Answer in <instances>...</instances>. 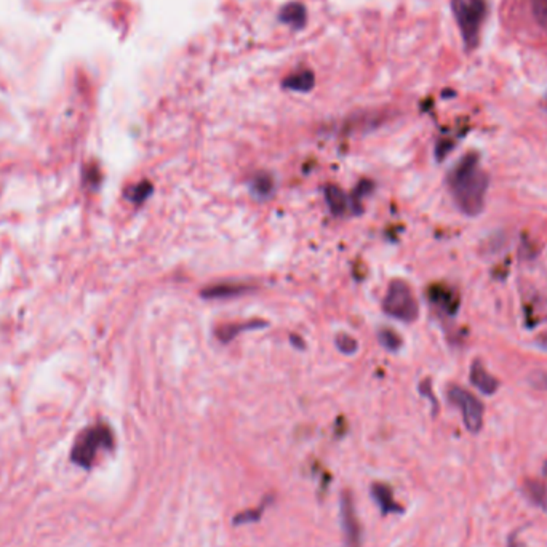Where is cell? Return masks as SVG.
I'll return each instance as SVG.
<instances>
[{
    "mask_svg": "<svg viewBox=\"0 0 547 547\" xmlns=\"http://www.w3.org/2000/svg\"><path fill=\"white\" fill-rule=\"evenodd\" d=\"M456 207L467 217H477L485 207L490 178L480 167V155L469 152L451 168L446 178Z\"/></svg>",
    "mask_w": 547,
    "mask_h": 547,
    "instance_id": "cell-1",
    "label": "cell"
},
{
    "mask_svg": "<svg viewBox=\"0 0 547 547\" xmlns=\"http://www.w3.org/2000/svg\"><path fill=\"white\" fill-rule=\"evenodd\" d=\"M112 446L114 437L110 429L104 424H98L85 429L78 435V439L72 446L71 457L77 466L83 467V469H90L99 451L110 450Z\"/></svg>",
    "mask_w": 547,
    "mask_h": 547,
    "instance_id": "cell-2",
    "label": "cell"
},
{
    "mask_svg": "<svg viewBox=\"0 0 547 547\" xmlns=\"http://www.w3.org/2000/svg\"><path fill=\"white\" fill-rule=\"evenodd\" d=\"M382 308L387 315L407 323L414 322L419 315L416 298H414L412 288L402 280H396L389 285Z\"/></svg>",
    "mask_w": 547,
    "mask_h": 547,
    "instance_id": "cell-3",
    "label": "cell"
},
{
    "mask_svg": "<svg viewBox=\"0 0 547 547\" xmlns=\"http://www.w3.org/2000/svg\"><path fill=\"white\" fill-rule=\"evenodd\" d=\"M453 12L466 45L474 47L487 13L485 0H453Z\"/></svg>",
    "mask_w": 547,
    "mask_h": 547,
    "instance_id": "cell-4",
    "label": "cell"
},
{
    "mask_svg": "<svg viewBox=\"0 0 547 547\" xmlns=\"http://www.w3.org/2000/svg\"><path fill=\"white\" fill-rule=\"evenodd\" d=\"M450 402L456 405L462 413V421L469 432L477 434L483 426V405L476 396L462 387H451L448 391Z\"/></svg>",
    "mask_w": 547,
    "mask_h": 547,
    "instance_id": "cell-5",
    "label": "cell"
},
{
    "mask_svg": "<svg viewBox=\"0 0 547 547\" xmlns=\"http://www.w3.org/2000/svg\"><path fill=\"white\" fill-rule=\"evenodd\" d=\"M341 528L344 535L346 547H360L362 546V527L357 517L354 499L352 494L344 491L341 494Z\"/></svg>",
    "mask_w": 547,
    "mask_h": 547,
    "instance_id": "cell-6",
    "label": "cell"
},
{
    "mask_svg": "<svg viewBox=\"0 0 547 547\" xmlns=\"http://www.w3.org/2000/svg\"><path fill=\"white\" fill-rule=\"evenodd\" d=\"M429 299L430 303L435 304L441 312L455 315L457 312V308H460V296H457L455 290L446 287L435 285L429 290Z\"/></svg>",
    "mask_w": 547,
    "mask_h": 547,
    "instance_id": "cell-7",
    "label": "cell"
},
{
    "mask_svg": "<svg viewBox=\"0 0 547 547\" xmlns=\"http://www.w3.org/2000/svg\"><path fill=\"white\" fill-rule=\"evenodd\" d=\"M371 494L384 515L403 514V507L401 506V504L396 503V499H394L392 488L386 485V483H375V485H373V488H371Z\"/></svg>",
    "mask_w": 547,
    "mask_h": 547,
    "instance_id": "cell-8",
    "label": "cell"
},
{
    "mask_svg": "<svg viewBox=\"0 0 547 547\" xmlns=\"http://www.w3.org/2000/svg\"><path fill=\"white\" fill-rule=\"evenodd\" d=\"M471 382L474 384L478 391L485 394V396H493L499 386L498 381L482 367L480 362H476L471 368Z\"/></svg>",
    "mask_w": 547,
    "mask_h": 547,
    "instance_id": "cell-9",
    "label": "cell"
},
{
    "mask_svg": "<svg viewBox=\"0 0 547 547\" xmlns=\"http://www.w3.org/2000/svg\"><path fill=\"white\" fill-rule=\"evenodd\" d=\"M525 8L536 31L547 35V0H525Z\"/></svg>",
    "mask_w": 547,
    "mask_h": 547,
    "instance_id": "cell-10",
    "label": "cell"
},
{
    "mask_svg": "<svg viewBox=\"0 0 547 547\" xmlns=\"http://www.w3.org/2000/svg\"><path fill=\"white\" fill-rule=\"evenodd\" d=\"M246 292H250V287L244 285V283H223V285L207 288L202 294L205 298L210 299H224V298L240 296V294H244Z\"/></svg>",
    "mask_w": 547,
    "mask_h": 547,
    "instance_id": "cell-11",
    "label": "cell"
},
{
    "mask_svg": "<svg viewBox=\"0 0 547 547\" xmlns=\"http://www.w3.org/2000/svg\"><path fill=\"white\" fill-rule=\"evenodd\" d=\"M325 197H327V203L333 214H344L347 212V208H349V199H347L346 194L341 191L339 187H335V186H327L325 189Z\"/></svg>",
    "mask_w": 547,
    "mask_h": 547,
    "instance_id": "cell-12",
    "label": "cell"
},
{
    "mask_svg": "<svg viewBox=\"0 0 547 547\" xmlns=\"http://www.w3.org/2000/svg\"><path fill=\"white\" fill-rule=\"evenodd\" d=\"M525 490L530 496L531 501L538 506L547 509V487L539 480H527L525 482Z\"/></svg>",
    "mask_w": 547,
    "mask_h": 547,
    "instance_id": "cell-13",
    "label": "cell"
},
{
    "mask_svg": "<svg viewBox=\"0 0 547 547\" xmlns=\"http://www.w3.org/2000/svg\"><path fill=\"white\" fill-rule=\"evenodd\" d=\"M271 503V498H266L264 499V503L261 504L260 507H256V509H250V511H244V512H240V514H237L234 517V525H245V523H253V522H258V520L261 519V515H262V512H264V509H266V506L267 504Z\"/></svg>",
    "mask_w": 547,
    "mask_h": 547,
    "instance_id": "cell-14",
    "label": "cell"
},
{
    "mask_svg": "<svg viewBox=\"0 0 547 547\" xmlns=\"http://www.w3.org/2000/svg\"><path fill=\"white\" fill-rule=\"evenodd\" d=\"M260 327H262V323H261V322H255V323H240V325H228V327L221 328V330L218 331V336H219V339H221V341H224V343H228V341L233 339L235 335L240 333V331H244V330H251V328H260Z\"/></svg>",
    "mask_w": 547,
    "mask_h": 547,
    "instance_id": "cell-15",
    "label": "cell"
},
{
    "mask_svg": "<svg viewBox=\"0 0 547 547\" xmlns=\"http://www.w3.org/2000/svg\"><path fill=\"white\" fill-rule=\"evenodd\" d=\"M251 189H253L256 196L261 197L269 196L272 192V178L269 175H266V173H261V175H258L253 183H251Z\"/></svg>",
    "mask_w": 547,
    "mask_h": 547,
    "instance_id": "cell-16",
    "label": "cell"
},
{
    "mask_svg": "<svg viewBox=\"0 0 547 547\" xmlns=\"http://www.w3.org/2000/svg\"><path fill=\"white\" fill-rule=\"evenodd\" d=\"M380 341H381V344L386 347V349H389V351H396L402 344V341H401V338H398V335L394 333L392 330H382V331H380Z\"/></svg>",
    "mask_w": 547,
    "mask_h": 547,
    "instance_id": "cell-17",
    "label": "cell"
},
{
    "mask_svg": "<svg viewBox=\"0 0 547 547\" xmlns=\"http://www.w3.org/2000/svg\"><path fill=\"white\" fill-rule=\"evenodd\" d=\"M336 346H338V349L343 352V354H354L357 347H359L357 346V341L347 335L336 336Z\"/></svg>",
    "mask_w": 547,
    "mask_h": 547,
    "instance_id": "cell-18",
    "label": "cell"
},
{
    "mask_svg": "<svg viewBox=\"0 0 547 547\" xmlns=\"http://www.w3.org/2000/svg\"><path fill=\"white\" fill-rule=\"evenodd\" d=\"M528 382L531 387L539 389V391H547V373L544 371H536L531 373L528 378Z\"/></svg>",
    "mask_w": 547,
    "mask_h": 547,
    "instance_id": "cell-19",
    "label": "cell"
},
{
    "mask_svg": "<svg viewBox=\"0 0 547 547\" xmlns=\"http://www.w3.org/2000/svg\"><path fill=\"white\" fill-rule=\"evenodd\" d=\"M151 191H152V187L149 186V183H143V184H140V186L133 187L130 199H131V201H135V202L144 201V199L147 197V194H149Z\"/></svg>",
    "mask_w": 547,
    "mask_h": 547,
    "instance_id": "cell-20",
    "label": "cell"
},
{
    "mask_svg": "<svg viewBox=\"0 0 547 547\" xmlns=\"http://www.w3.org/2000/svg\"><path fill=\"white\" fill-rule=\"evenodd\" d=\"M539 346L543 347V349H546L547 351V333H544V335H541V338H539Z\"/></svg>",
    "mask_w": 547,
    "mask_h": 547,
    "instance_id": "cell-21",
    "label": "cell"
},
{
    "mask_svg": "<svg viewBox=\"0 0 547 547\" xmlns=\"http://www.w3.org/2000/svg\"><path fill=\"white\" fill-rule=\"evenodd\" d=\"M543 474H544V477H547V461L544 462V466H543Z\"/></svg>",
    "mask_w": 547,
    "mask_h": 547,
    "instance_id": "cell-22",
    "label": "cell"
},
{
    "mask_svg": "<svg viewBox=\"0 0 547 547\" xmlns=\"http://www.w3.org/2000/svg\"><path fill=\"white\" fill-rule=\"evenodd\" d=\"M546 511H547V509H546Z\"/></svg>",
    "mask_w": 547,
    "mask_h": 547,
    "instance_id": "cell-23",
    "label": "cell"
}]
</instances>
